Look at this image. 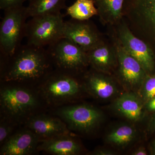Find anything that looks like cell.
Instances as JSON below:
<instances>
[{"mask_svg":"<svg viewBox=\"0 0 155 155\" xmlns=\"http://www.w3.org/2000/svg\"><path fill=\"white\" fill-rule=\"evenodd\" d=\"M0 57L1 82L36 86L54 69L47 49L27 43L11 57Z\"/></svg>","mask_w":155,"mask_h":155,"instance_id":"cell-1","label":"cell"},{"mask_svg":"<svg viewBox=\"0 0 155 155\" xmlns=\"http://www.w3.org/2000/svg\"><path fill=\"white\" fill-rule=\"evenodd\" d=\"M48 109L36 86L1 82L0 116L22 126L32 116L47 112Z\"/></svg>","mask_w":155,"mask_h":155,"instance_id":"cell-2","label":"cell"},{"mask_svg":"<svg viewBox=\"0 0 155 155\" xmlns=\"http://www.w3.org/2000/svg\"><path fill=\"white\" fill-rule=\"evenodd\" d=\"M54 69L36 86L49 109L72 104L80 96L84 84L77 75Z\"/></svg>","mask_w":155,"mask_h":155,"instance_id":"cell-3","label":"cell"},{"mask_svg":"<svg viewBox=\"0 0 155 155\" xmlns=\"http://www.w3.org/2000/svg\"><path fill=\"white\" fill-rule=\"evenodd\" d=\"M28 17L23 5L4 11L0 24V56L11 57L22 45Z\"/></svg>","mask_w":155,"mask_h":155,"instance_id":"cell-4","label":"cell"},{"mask_svg":"<svg viewBox=\"0 0 155 155\" xmlns=\"http://www.w3.org/2000/svg\"><path fill=\"white\" fill-rule=\"evenodd\" d=\"M47 49L54 69L78 75L89 65L87 52L66 38L60 39Z\"/></svg>","mask_w":155,"mask_h":155,"instance_id":"cell-5","label":"cell"},{"mask_svg":"<svg viewBox=\"0 0 155 155\" xmlns=\"http://www.w3.org/2000/svg\"><path fill=\"white\" fill-rule=\"evenodd\" d=\"M31 18L25 27L28 44L45 48L63 38L65 21L61 13Z\"/></svg>","mask_w":155,"mask_h":155,"instance_id":"cell-6","label":"cell"},{"mask_svg":"<svg viewBox=\"0 0 155 155\" xmlns=\"http://www.w3.org/2000/svg\"><path fill=\"white\" fill-rule=\"evenodd\" d=\"M50 112L62 119L72 132L89 133L98 126L103 118L99 110L85 104H70L53 108Z\"/></svg>","mask_w":155,"mask_h":155,"instance_id":"cell-7","label":"cell"},{"mask_svg":"<svg viewBox=\"0 0 155 155\" xmlns=\"http://www.w3.org/2000/svg\"><path fill=\"white\" fill-rule=\"evenodd\" d=\"M63 37L72 41L86 52L103 41L98 31L88 20L80 21L72 19L64 21Z\"/></svg>","mask_w":155,"mask_h":155,"instance_id":"cell-8","label":"cell"},{"mask_svg":"<svg viewBox=\"0 0 155 155\" xmlns=\"http://www.w3.org/2000/svg\"><path fill=\"white\" fill-rule=\"evenodd\" d=\"M117 38L124 49L138 61L147 73L152 72L155 64L153 54L147 44L136 37L125 24L120 25Z\"/></svg>","mask_w":155,"mask_h":155,"instance_id":"cell-9","label":"cell"},{"mask_svg":"<svg viewBox=\"0 0 155 155\" xmlns=\"http://www.w3.org/2000/svg\"><path fill=\"white\" fill-rule=\"evenodd\" d=\"M40 140L25 126L17 129L2 145L1 155H30L38 153Z\"/></svg>","mask_w":155,"mask_h":155,"instance_id":"cell-10","label":"cell"},{"mask_svg":"<svg viewBox=\"0 0 155 155\" xmlns=\"http://www.w3.org/2000/svg\"><path fill=\"white\" fill-rule=\"evenodd\" d=\"M46 112L32 116L23 126L32 130L38 137L40 141L58 136L74 134L62 119Z\"/></svg>","mask_w":155,"mask_h":155,"instance_id":"cell-11","label":"cell"},{"mask_svg":"<svg viewBox=\"0 0 155 155\" xmlns=\"http://www.w3.org/2000/svg\"><path fill=\"white\" fill-rule=\"evenodd\" d=\"M119 76L123 82L130 87L141 85L147 73L141 64L126 51L118 38L115 41Z\"/></svg>","mask_w":155,"mask_h":155,"instance_id":"cell-12","label":"cell"},{"mask_svg":"<svg viewBox=\"0 0 155 155\" xmlns=\"http://www.w3.org/2000/svg\"><path fill=\"white\" fill-rule=\"evenodd\" d=\"M89 64L92 69L102 73H109L118 66L117 52L114 46L104 41L87 52Z\"/></svg>","mask_w":155,"mask_h":155,"instance_id":"cell-13","label":"cell"},{"mask_svg":"<svg viewBox=\"0 0 155 155\" xmlns=\"http://www.w3.org/2000/svg\"><path fill=\"white\" fill-rule=\"evenodd\" d=\"M74 136V134H65L41 140L38 151L54 155L79 154L82 147Z\"/></svg>","mask_w":155,"mask_h":155,"instance_id":"cell-14","label":"cell"},{"mask_svg":"<svg viewBox=\"0 0 155 155\" xmlns=\"http://www.w3.org/2000/svg\"><path fill=\"white\" fill-rule=\"evenodd\" d=\"M87 72L84 75V84L86 91L97 98H109L116 92L115 84L104 73L97 71Z\"/></svg>","mask_w":155,"mask_h":155,"instance_id":"cell-15","label":"cell"},{"mask_svg":"<svg viewBox=\"0 0 155 155\" xmlns=\"http://www.w3.org/2000/svg\"><path fill=\"white\" fill-rule=\"evenodd\" d=\"M141 99L133 93H125L115 101L116 110L125 118L133 121L140 120L143 115V104Z\"/></svg>","mask_w":155,"mask_h":155,"instance_id":"cell-16","label":"cell"},{"mask_svg":"<svg viewBox=\"0 0 155 155\" xmlns=\"http://www.w3.org/2000/svg\"><path fill=\"white\" fill-rule=\"evenodd\" d=\"M102 22L110 25L120 21L123 14L124 0H94Z\"/></svg>","mask_w":155,"mask_h":155,"instance_id":"cell-17","label":"cell"},{"mask_svg":"<svg viewBox=\"0 0 155 155\" xmlns=\"http://www.w3.org/2000/svg\"><path fill=\"white\" fill-rule=\"evenodd\" d=\"M26 7L28 17L61 14L66 8V0H28Z\"/></svg>","mask_w":155,"mask_h":155,"instance_id":"cell-18","label":"cell"},{"mask_svg":"<svg viewBox=\"0 0 155 155\" xmlns=\"http://www.w3.org/2000/svg\"><path fill=\"white\" fill-rule=\"evenodd\" d=\"M66 13L72 19L85 21L98 15V11L94 0H76L67 8Z\"/></svg>","mask_w":155,"mask_h":155,"instance_id":"cell-19","label":"cell"},{"mask_svg":"<svg viewBox=\"0 0 155 155\" xmlns=\"http://www.w3.org/2000/svg\"><path fill=\"white\" fill-rule=\"evenodd\" d=\"M136 134L134 128L128 125L119 126L112 130L107 136V140L117 146H125L132 141Z\"/></svg>","mask_w":155,"mask_h":155,"instance_id":"cell-20","label":"cell"},{"mask_svg":"<svg viewBox=\"0 0 155 155\" xmlns=\"http://www.w3.org/2000/svg\"><path fill=\"white\" fill-rule=\"evenodd\" d=\"M0 117V146H1L22 126L17 125L5 117Z\"/></svg>","mask_w":155,"mask_h":155,"instance_id":"cell-21","label":"cell"},{"mask_svg":"<svg viewBox=\"0 0 155 155\" xmlns=\"http://www.w3.org/2000/svg\"><path fill=\"white\" fill-rule=\"evenodd\" d=\"M141 87V97L143 101L147 102L155 97V74H147Z\"/></svg>","mask_w":155,"mask_h":155,"instance_id":"cell-22","label":"cell"},{"mask_svg":"<svg viewBox=\"0 0 155 155\" xmlns=\"http://www.w3.org/2000/svg\"><path fill=\"white\" fill-rule=\"evenodd\" d=\"M26 0H0V9L5 11L12 8L23 6Z\"/></svg>","mask_w":155,"mask_h":155,"instance_id":"cell-23","label":"cell"},{"mask_svg":"<svg viewBox=\"0 0 155 155\" xmlns=\"http://www.w3.org/2000/svg\"><path fill=\"white\" fill-rule=\"evenodd\" d=\"M147 105L149 110L155 112V97L147 102Z\"/></svg>","mask_w":155,"mask_h":155,"instance_id":"cell-24","label":"cell"},{"mask_svg":"<svg viewBox=\"0 0 155 155\" xmlns=\"http://www.w3.org/2000/svg\"><path fill=\"white\" fill-rule=\"evenodd\" d=\"M93 154L99 155H113V152L107 150H95L93 153Z\"/></svg>","mask_w":155,"mask_h":155,"instance_id":"cell-25","label":"cell"},{"mask_svg":"<svg viewBox=\"0 0 155 155\" xmlns=\"http://www.w3.org/2000/svg\"><path fill=\"white\" fill-rule=\"evenodd\" d=\"M134 155H146L147 153L146 150L143 148H140L137 150L133 153Z\"/></svg>","mask_w":155,"mask_h":155,"instance_id":"cell-26","label":"cell"},{"mask_svg":"<svg viewBox=\"0 0 155 155\" xmlns=\"http://www.w3.org/2000/svg\"><path fill=\"white\" fill-rule=\"evenodd\" d=\"M150 130L153 131H155V115H154L151 119L150 123Z\"/></svg>","mask_w":155,"mask_h":155,"instance_id":"cell-27","label":"cell"},{"mask_svg":"<svg viewBox=\"0 0 155 155\" xmlns=\"http://www.w3.org/2000/svg\"><path fill=\"white\" fill-rule=\"evenodd\" d=\"M154 152L155 153V142L154 143Z\"/></svg>","mask_w":155,"mask_h":155,"instance_id":"cell-28","label":"cell"}]
</instances>
